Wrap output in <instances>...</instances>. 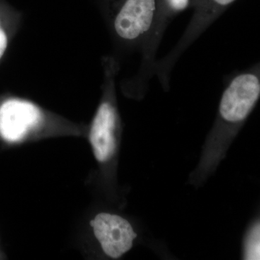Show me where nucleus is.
I'll return each instance as SVG.
<instances>
[{
  "label": "nucleus",
  "instance_id": "obj_1",
  "mask_svg": "<svg viewBox=\"0 0 260 260\" xmlns=\"http://www.w3.org/2000/svg\"><path fill=\"white\" fill-rule=\"evenodd\" d=\"M112 40V55L121 63L129 54L140 56V68L121 83L128 91L140 90L153 77L157 51L162 39L159 29L158 0H99Z\"/></svg>",
  "mask_w": 260,
  "mask_h": 260
},
{
  "label": "nucleus",
  "instance_id": "obj_2",
  "mask_svg": "<svg viewBox=\"0 0 260 260\" xmlns=\"http://www.w3.org/2000/svg\"><path fill=\"white\" fill-rule=\"evenodd\" d=\"M220 99L218 129L234 131L246 120L260 96L259 63L234 75Z\"/></svg>",
  "mask_w": 260,
  "mask_h": 260
},
{
  "label": "nucleus",
  "instance_id": "obj_3",
  "mask_svg": "<svg viewBox=\"0 0 260 260\" xmlns=\"http://www.w3.org/2000/svg\"><path fill=\"white\" fill-rule=\"evenodd\" d=\"M49 121L47 113L31 101L10 97L0 104V136L16 143L43 129Z\"/></svg>",
  "mask_w": 260,
  "mask_h": 260
},
{
  "label": "nucleus",
  "instance_id": "obj_4",
  "mask_svg": "<svg viewBox=\"0 0 260 260\" xmlns=\"http://www.w3.org/2000/svg\"><path fill=\"white\" fill-rule=\"evenodd\" d=\"M90 225L103 251L114 259L120 257L130 250L137 237L129 222L119 215L99 213Z\"/></svg>",
  "mask_w": 260,
  "mask_h": 260
},
{
  "label": "nucleus",
  "instance_id": "obj_5",
  "mask_svg": "<svg viewBox=\"0 0 260 260\" xmlns=\"http://www.w3.org/2000/svg\"><path fill=\"white\" fill-rule=\"evenodd\" d=\"M23 15L13 9L0 10V61L8 50L10 41L21 26Z\"/></svg>",
  "mask_w": 260,
  "mask_h": 260
},
{
  "label": "nucleus",
  "instance_id": "obj_6",
  "mask_svg": "<svg viewBox=\"0 0 260 260\" xmlns=\"http://www.w3.org/2000/svg\"><path fill=\"white\" fill-rule=\"evenodd\" d=\"M193 0H158L159 29L162 37L173 19L191 6Z\"/></svg>",
  "mask_w": 260,
  "mask_h": 260
},
{
  "label": "nucleus",
  "instance_id": "obj_7",
  "mask_svg": "<svg viewBox=\"0 0 260 260\" xmlns=\"http://www.w3.org/2000/svg\"><path fill=\"white\" fill-rule=\"evenodd\" d=\"M246 256L248 259H259V225L253 229L248 238L246 246Z\"/></svg>",
  "mask_w": 260,
  "mask_h": 260
}]
</instances>
